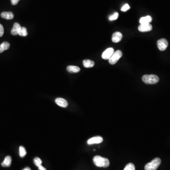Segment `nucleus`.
<instances>
[{
	"label": "nucleus",
	"mask_w": 170,
	"mask_h": 170,
	"mask_svg": "<svg viewBox=\"0 0 170 170\" xmlns=\"http://www.w3.org/2000/svg\"><path fill=\"white\" fill-rule=\"evenodd\" d=\"M93 162L99 167H108L110 165V162L108 159L100 156H95L93 158Z\"/></svg>",
	"instance_id": "obj_1"
},
{
	"label": "nucleus",
	"mask_w": 170,
	"mask_h": 170,
	"mask_svg": "<svg viewBox=\"0 0 170 170\" xmlns=\"http://www.w3.org/2000/svg\"><path fill=\"white\" fill-rule=\"evenodd\" d=\"M142 80L146 84H155L158 82L159 79L156 75H145L142 77Z\"/></svg>",
	"instance_id": "obj_2"
},
{
	"label": "nucleus",
	"mask_w": 170,
	"mask_h": 170,
	"mask_svg": "<svg viewBox=\"0 0 170 170\" xmlns=\"http://www.w3.org/2000/svg\"><path fill=\"white\" fill-rule=\"evenodd\" d=\"M161 162V160L159 158H156L145 165V170H156L160 165Z\"/></svg>",
	"instance_id": "obj_3"
},
{
	"label": "nucleus",
	"mask_w": 170,
	"mask_h": 170,
	"mask_svg": "<svg viewBox=\"0 0 170 170\" xmlns=\"http://www.w3.org/2000/svg\"><path fill=\"white\" fill-rule=\"evenodd\" d=\"M122 56H123V53L121 51H116V52H114L112 56L109 59V62L111 64H115V63L117 62L121 58Z\"/></svg>",
	"instance_id": "obj_4"
},
{
	"label": "nucleus",
	"mask_w": 170,
	"mask_h": 170,
	"mask_svg": "<svg viewBox=\"0 0 170 170\" xmlns=\"http://www.w3.org/2000/svg\"><path fill=\"white\" fill-rule=\"evenodd\" d=\"M157 47L161 51L165 50L168 45L167 40L165 38L160 39L157 42Z\"/></svg>",
	"instance_id": "obj_5"
},
{
	"label": "nucleus",
	"mask_w": 170,
	"mask_h": 170,
	"mask_svg": "<svg viewBox=\"0 0 170 170\" xmlns=\"http://www.w3.org/2000/svg\"><path fill=\"white\" fill-rule=\"evenodd\" d=\"M114 52L113 48H108L102 53V58L104 60H109L112 56Z\"/></svg>",
	"instance_id": "obj_6"
},
{
	"label": "nucleus",
	"mask_w": 170,
	"mask_h": 170,
	"mask_svg": "<svg viewBox=\"0 0 170 170\" xmlns=\"http://www.w3.org/2000/svg\"><path fill=\"white\" fill-rule=\"evenodd\" d=\"M152 26L150 24H141L138 27V29L141 32H149L152 30Z\"/></svg>",
	"instance_id": "obj_7"
},
{
	"label": "nucleus",
	"mask_w": 170,
	"mask_h": 170,
	"mask_svg": "<svg viewBox=\"0 0 170 170\" xmlns=\"http://www.w3.org/2000/svg\"><path fill=\"white\" fill-rule=\"evenodd\" d=\"M103 141V138L100 136H96L88 139L87 142L88 145L97 144Z\"/></svg>",
	"instance_id": "obj_8"
},
{
	"label": "nucleus",
	"mask_w": 170,
	"mask_h": 170,
	"mask_svg": "<svg viewBox=\"0 0 170 170\" xmlns=\"http://www.w3.org/2000/svg\"><path fill=\"white\" fill-rule=\"evenodd\" d=\"M55 102L58 106L63 108H66L68 106V103L67 100L64 98L60 97L57 98L55 100Z\"/></svg>",
	"instance_id": "obj_9"
},
{
	"label": "nucleus",
	"mask_w": 170,
	"mask_h": 170,
	"mask_svg": "<svg viewBox=\"0 0 170 170\" xmlns=\"http://www.w3.org/2000/svg\"><path fill=\"white\" fill-rule=\"evenodd\" d=\"M122 38H123L122 34L119 32H116L113 34L112 40L113 42L116 43L121 41L122 39Z\"/></svg>",
	"instance_id": "obj_10"
},
{
	"label": "nucleus",
	"mask_w": 170,
	"mask_h": 170,
	"mask_svg": "<svg viewBox=\"0 0 170 170\" xmlns=\"http://www.w3.org/2000/svg\"><path fill=\"white\" fill-rule=\"evenodd\" d=\"M21 28V27L19 24L18 23H15L13 25V27L11 30V34L13 36H17V35H19Z\"/></svg>",
	"instance_id": "obj_11"
},
{
	"label": "nucleus",
	"mask_w": 170,
	"mask_h": 170,
	"mask_svg": "<svg viewBox=\"0 0 170 170\" xmlns=\"http://www.w3.org/2000/svg\"><path fill=\"white\" fill-rule=\"evenodd\" d=\"M1 16L2 18L6 19H12L14 17V14L12 12H3Z\"/></svg>",
	"instance_id": "obj_12"
},
{
	"label": "nucleus",
	"mask_w": 170,
	"mask_h": 170,
	"mask_svg": "<svg viewBox=\"0 0 170 170\" xmlns=\"http://www.w3.org/2000/svg\"><path fill=\"white\" fill-rule=\"evenodd\" d=\"M12 157L10 156H7L5 157L4 161L1 163V166L4 167H10L12 164Z\"/></svg>",
	"instance_id": "obj_13"
},
{
	"label": "nucleus",
	"mask_w": 170,
	"mask_h": 170,
	"mask_svg": "<svg viewBox=\"0 0 170 170\" xmlns=\"http://www.w3.org/2000/svg\"><path fill=\"white\" fill-rule=\"evenodd\" d=\"M152 21V17L150 16H147L146 17L141 18L139 20V23L141 24H149Z\"/></svg>",
	"instance_id": "obj_14"
},
{
	"label": "nucleus",
	"mask_w": 170,
	"mask_h": 170,
	"mask_svg": "<svg viewBox=\"0 0 170 170\" xmlns=\"http://www.w3.org/2000/svg\"><path fill=\"white\" fill-rule=\"evenodd\" d=\"M67 71L70 73H77L80 72V69L77 66L70 65L67 67Z\"/></svg>",
	"instance_id": "obj_15"
},
{
	"label": "nucleus",
	"mask_w": 170,
	"mask_h": 170,
	"mask_svg": "<svg viewBox=\"0 0 170 170\" xmlns=\"http://www.w3.org/2000/svg\"><path fill=\"white\" fill-rule=\"evenodd\" d=\"M10 44L7 42H4L0 45V53H2L5 51L9 49Z\"/></svg>",
	"instance_id": "obj_16"
},
{
	"label": "nucleus",
	"mask_w": 170,
	"mask_h": 170,
	"mask_svg": "<svg viewBox=\"0 0 170 170\" xmlns=\"http://www.w3.org/2000/svg\"><path fill=\"white\" fill-rule=\"evenodd\" d=\"M83 65L85 68H92L94 67L95 65L94 62H93L90 60H85L83 62Z\"/></svg>",
	"instance_id": "obj_17"
},
{
	"label": "nucleus",
	"mask_w": 170,
	"mask_h": 170,
	"mask_svg": "<svg viewBox=\"0 0 170 170\" xmlns=\"http://www.w3.org/2000/svg\"><path fill=\"white\" fill-rule=\"evenodd\" d=\"M19 154L20 157L23 158L27 155V151H26L24 147L23 146H20L19 148Z\"/></svg>",
	"instance_id": "obj_18"
},
{
	"label": "nucleus",
	"mask_w": 170,
	"mask_h": 170,
	"mask_svg": "<svg viewBox=\"0 0 170 170\" xmlns=\"http://www.w3.org/2000/svg\"><path fill=\"white\" fill-rule=\"evenodd\" d=\"M27 34L28 33L27 28L25 27H21V30L19 33V35L21 36H27Z\"/></svg>",
	"instance_id": "obj_19"
},
{
	"label": "nucleus",
	"mask_w": 170,
	"mask_h": 170,
	"mask_svg": "<svg viewBox=\"0 0 170 170\" xmlns=\"http://www.w3.org/2000/svg\"><path fill=\"white\" fill-rule=\"evenodd\" d=\"M33 161L34 163L35 164V165L37 166L38 167V166L42 165V161L41 159L39 157H35V158L34 159Z\"/></svg>",
	"instance_id": "obj_20"
},
{
	"label": "nucleus",
	"mask_w": 170,
	"mask_h": 170,
	"mask_svg": "<svg viewBox=\"0 0 170 170\" xmlns=\"http://www.w3.org/2000/svg\"><path fill=\"white\" fill-rule=\"evenodd\" d=\"M124 170H135V167L132 163H129L125 166Z\"/></svg>",
	"instance_id": "obj_21"
},
{
	"label": "nucleus",
	"mask_w": 170,
	"mask_h": 170,
	"mask_svg": "<svg viewBox=\"0 0 170 170\" xmlns=\"http://www.w3.org/2000/svg\"><path fill=\"white\" fill-rule=\"evenodd\" d=\"M119 17V13L118 12H115L114 14H112V15L110 16L109 17V19L110 21H112L116 20Z\"/></svg>",
	"instance_id": "obj_22"
},
{
	"label": "nucleus",
	"mask_w": 170,
	"mask_h": 170,
	"mask_svg": "<svg viewBox=\"0 0 170 170\" xmlns=\"http://www.w3.org/2000/svg\"><path fill=\"white\" fill-rule=\"evenodd\" d=\"M130 9V6L128 4H125L121 8V10L122 12H125Z\"/></svg>",
	"instance_id": "obj_23"
},
{
	"label": "nucleus",
	"mask_w": 170,
	"mask_h": 170,
	"mask_svg": "<svg viewBox=\"0 0 170 170\" xmlns=\"http://www.w3.org/2000/svg\"><path fill=\"white\" fill-rule=\"evenodd\" d=\"M4 34V28L3 25L0 24V37H1Z\"/></svg>",
	"instance_id": "obj_24"
},
{
	"label": "nucleus",
	"mask_w": 170,
	"mask_h": 170,
	"mask_svg": "<svg viewBox=\"0 0 170 170\" xmlns=\"http://www.w3.org/2000/svg\"><path fill=\"white\" fill-rule=\"evenodd\" d=\"M19 1H21V0H10L12 5H17Z\"/></svg>",
	"instance_id": "obj_25"
},
{
	"label": "nucleus",
	"mask_w": 170,
	"mask_h": 170,
	"mask_svg": "<svg viewBox=\"0 0 170 170\" xmlns=\"http://www.w3.org/2000/svg\"><path fill=\"white\" fill-rule=\"evenodd\" d=\"M38 168L39 170H47L46 168L43 167L42 165L38 166Z\"/></svg>",
	"instance_id": "obj_26"
},
{
	"label": "nucleus",
	"mask_w": 170,
	"mask_h": 170,
	"mask_svg": "<svg viewBox=\"0 0 170 170\" xmlns=\"http://www.w3.org/2000/svg\"><path fill=\"white\" fill-rule=\"evenodd\" d=\"M22 170H31V169L28 167H27L25 168L24 169H23Z\"/></svg>",
	"instance_id": "obj_27"
}]
</instances>
